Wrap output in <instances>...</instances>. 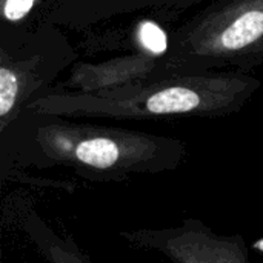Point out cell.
Returning a JSON list of instances; mask_svg holds the SVG:
<instances>
[{
  "mask_svg": "<svg viewBox=\"0 0 263 263\" xmlns=\"http://www.w3.org/2000/svg\"><path fill=\"white\" fill-rule=\"evenodd\" d=\"M136 43L140 51L151 54L157 59H163L170 49V35L154 20H142L134 32Z\"/></svg>",
  "mask_w": 263,
  "mask_h": 263,
  "instance_id": "cell-8",
  "label": "cell"
},
{
  "mask_svg": "<svg viewBox=\"0 0 263 263\" xmlns=\"http://www.w3.org/2000/svg\"><path fill=\"white\" fill-rule=\"evenodd\" d=\"M0 134L3 153L9 149L22 165L63 166L96 182L173 171L186 156V145L179 139L28 111Z\"/></svg>",
  "mask_w": 263,
  "mask_h": 263,
  "instance_id": "cell-1",
  "label": "cell"
},
{
  "mask_svg": "<svg viewBox=\"0 0 263 263\" xmlns=\"http://www.w3.org/2000/svg\"><path fill=\"white\" fill-rule=\"evenodd\" d=\"M260 88L253 74H179L96 91L51 89L25 111L65 119H216L239 112Z\"/></svg>",
  "mask_w": 263,
  "mask_h": 263,
  "instance_id": "cell-2",
  "label": "cell"
},
{
  "mask_svg": "<svg viewBox=\"0 0 263 263\" xmlns=\"http://www.w3.org/2000/svg\"><path fill=\"white\" fill-rule=\"evenodd\" d=\"M122 237L163 254L173 263H251L240 236H217L196 219H186L174 228L123 231Z\"/></svg>",
  "mask_w": 263,
  "mask_h": 263,
  "instance_id": "cell-5",
  "label": "cell"
},
{
  "mask_svg": "<svg viewBox=\"0 0 263 263\" xmlns=\"http://www.w3.org/2000/svg\"><path fill=\"white\" fill-rule=\"evenodd\" d=\"M211 0H59L42 23L59 28L86 29L117 17L151 12L159 17H174Z\"/></svg>",
  "mask_w": 263,
  "mask_h": 263,
  "instance_id": "cell-6",
  "label": "cell"
},
{
  "mask_svg": "<svg viewBox=\"0 0 263 263\" xmlns=\"http://www.w3.org/2000/svg\"><path fill=\"white\" fill-rule=\"evenodd\" d=\"M260 66L263 0H211L171 31L154 77L251 74Z\"/></svg>",
  "mask_w": 263,
  "mask_h": 263,
  "instance_id": "cell-3",
  "label": "cell"
},
{
  "mask_svg": "<svg viewBox=\"0 0 263 263\" xmlns=\"http://www.w3.org/2000/svg\"><path fill=\"white\" fill-rule=\"evenodd\" d=\"M60 29L40 23L22 40L0 43V131L77 63V49Z\"/></svg>",
  "mask_w": 263,
  "mask_h": 263,
  "instance_id": "cell-4",
  "label": "cell"
},
{
  "mask_svg": "<svg viewBox=\"0 0 263 263\" xmlns=\"http://www.w3.org/2000/svg\"><path fill=\"white\" fill-rule=\"evenodd\" d=\"M23 230L48 263H89L86 254L74 242L60 237L39 216L28 214L23 220Z\"/></svg>",
  "mask_w": 263,
  "mask_h": 263,
  "instance_id": "cell-7",
  "label": "cell"
}]
</instances>
